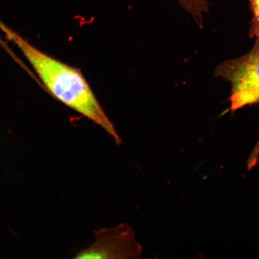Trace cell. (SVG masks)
Returning <instances> with one entry per match:
<instances>
[{"instance_id": "1", "label": "cell", "mask_w": 259, "mask_h": 259, "mask_svg": "<svg viewBox=\"0 0 259 259\" xmlns=\"http://www.w3.org/2000/svg\"><path fill=\"white\" fill-rule=\"evenodd\" d=\"M0 30L14 43L33 68L43 87L58 101L99 125L114 139L122 140L79 69L43 53L0 21Z\"/></svg>"}, {"instance_id": "2", "label": "cell", "mask_w": 259, "mask_h": 259, "mask_svg": "<svg viewBox=\"0 0 259 259\" xmlns=\"http://www.w3.org/2000/svg\"><path fill=\"white\" fill-rule=\"evenodd\" d=\"M218 73L231 82L233 111L259 102V34L248 54L223 64Z\"/></svg>"}, {"instance_id": "3", "label": "cell", "mask_w": 259, "mask_h": 259, "mask_svg": "<svg viewBox=\"0 0 259 259\" xmlns=\"http://www.w3.org/2000/svg\"><path fill=\"white\" fill-rule=\"evenodd\" d=\"M95 242L77 251L74 258H121L141 257L142 248L136 239L135 229L126 223L94 232Z\"/></svg>"}, {"instance_id": "4", "label": "cell", "mask_w": 259, "mask_h": 259, "mask_svg": "<svg viewBox=\"0 0 259 259\" xmlns=\"http://www.w3.org/2000/svg\"><path fill=\"white\" fill-rule=\"evenodd\" d=\"M259 158V141L255 145L254 150H252L250 157L248 158L247 167L248 170H251L257 164Z\"/></svg>"}, {"instance_id": "5", "label": "cell", "mask_w": 259, "mask_h": 259, "mask_svg": "<svg viewBox=\"0 0 259 259\" xmlns=\"http://www.w3.org/2000/svg\"><path fill=\"white\" fill-rule=\"evenodd\" d=\"M250 2L253 12L255 27L259 34V0H250Z\"/></svg>"}, {"instance_id": "6", "label": "cell", "mask_w": 259, "mask_h": 259, "mask_svg": "<svg viewBox=\"0 0 259 259\" xmlns=\"http://www.w3.org/2000/svg\"><path fill=\"white\" fill-rule=\"evenodd\" d=\"M2 40V38H1V37H0V41H1Z\"/></svg>"}]
</instances>
